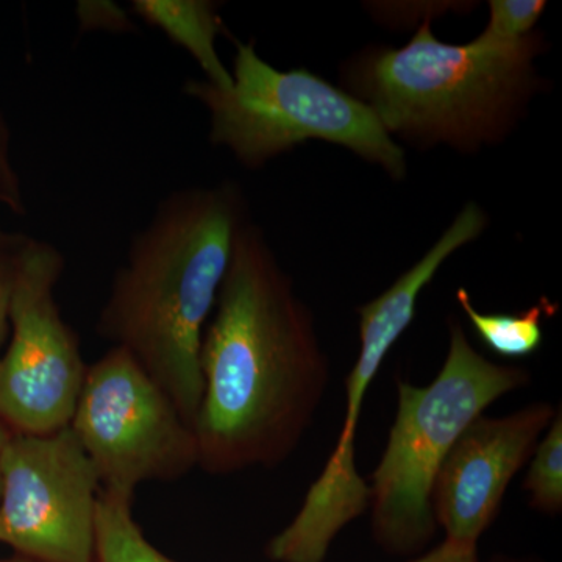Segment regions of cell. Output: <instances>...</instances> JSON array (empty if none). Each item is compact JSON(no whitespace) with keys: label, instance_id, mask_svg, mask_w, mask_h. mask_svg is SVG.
Wrapping results in <instances>:
<instances>
[{"label":"cell","instance_id":"30bf717a","mask_svg":"<svg viewBox=\"0 0 562 562\" xmlns=\"http://www.w3.org/2000/svg\"><path fill=\"white\" fill-rule=\"evenodd\" d=\"M557 412L552 403H532L508 416L476 417L461 432L431 492L432 514L447 541L479 543Z\"/></svg>","mask_w":562,"mask_h":562},{"label":"cell","instance_id":"9a60e30c","mask_svg":"<svg viewBox=\"0 0 562 562\" xmlns=\"http://www.w3.org/2000/svg\"><path fill=\"white\" fill-rule=\"evenodd\" d=\"M542 0H492L490 22L482 35L472 41L482 49L505 50L520 46L532 35V29L546 10Z\"/></svg>","mask_w":562,"mask_h":562},{"label":"cell","instance_id":"52a82bcc","mask_svg":"<svg viewBox=\"0 0 562 562\" xmlns=\"http://www.w3.org/2000/svg\"><path fill=\"white\" fill-rule=\"evenodd\" d=\"M69 427L110 494L133 498L139 484L173 482L199 465L194 428L121 347L88 368Z\"/></svg>","mask_w":562,"mask_h":562},{"label":"cell","instance_id":"44dd1931","mask_svg":"<svg viewBox=\"0 0 562 562\" xmlns=\"http://www.w3.org/2000/svg\"><path fill=\"white\" fill-rule=\"evenodd\" d=\"M10 432L9 428L0 422V484H2V454L5 450L7 442H9Z\"/></svg>","mask_w":562,"mask_h":562},{"label":"cell","instance_id":"7402d4cb","mask_svg":"<svg viewBox=\"0 0 562 562\" xmlns=\"http://www.w3.org/2000/svg\"><path fill=\"white\" fill-rule=\"evenodd\" d=\"M9 562H32V561H9Z\"/></svg>","mask_w":562,"mask_h":562},{"label":"cell","instance_id":"d6986e66","mask_svg":"<svg viewBox=\"0 0 562 562\" xmlns=\"http://www.w3.org/2000/svg\"><path fill=\"white\" fill-rule=\"evenodd\" d=\"M408 562H480L476 546L469 543L447 541L439 543L438 547L430 550L422 557Z\"/></svg>","mask_w":562,"mask_h":562},{"label":"cell","instance_id":"5bb4252c","mask_svg":"<svg viewBox=\"0 0 562 562\" xmlns=\"http://www.w3.org/2000/svg\"><path fill=\"white\" fill-rule=\"evenodd\" d=\"M546 438L538 442L524 490L530 495L531 508L546 514H558L562 509V412L547 428Z\"/></svg>","mask_w":562,"mask_h":562},{"label":"cell","instance_id":"4fadbf2b","mask_svg":"<svg viewBox=\"0 0 562 562\" xmlns=\"http://www.w3.org/2000/svg\"><path fill=\"white\" fill-rule=\"evenodd\" d=\"M133 498L101 491L95 562H176L155 549L132 513Z\"/></svg>","mask_w":562,"mask_h":562},{"label":"cell","instance_id":"ba28073f","mask_svg":"<svg viewBox=\"0 0 562 562\" xmlns=\"http://www.w3.org/2000/svg\"><path fill=\"white\" fill-rule=\"evenodd\" d=\"M65 265L54 244L29 238L14 272L13 336L0 357V422L22 435L69 427L87 376L79 339L55 297Z\"/></svg>","mask_w":562,"mask_h":562},{"label":"cell","instance_id":"7a4b0ae2","mask_svg":"<svg viewBox=\"0 0 562 562\" xmlns=\"http://www.w3.org/2000/svg\"><path fill=\"white\" fill-rule=\"evenodd\" d=\"M247 221L246 199L231 181L172 192L133 236L99 314V335L131 353L192 428L203 333Z\"/></svg>","mask_w":562,"mask_h":562},{"label":"cell","instance_id":"ac0fdd59","mask_svg":"<svg viewBox=\"0 0 562 562\" xmlns=\"http://www.w3.org/2000/svg\"><path fill=\"white\" fill-rule=\"evenodd\" d=\"M29 236H24L16 247L0 257V344L5 338L7 325L10 322V297L13 286L14 272H16L18 260Z\"/></svg>","mask_w":562,"mask_h":562},{"label":"cell","instance_id":"3957f363","mask_svg":"<svg viewBox=\"0 0 562 562\" xmlns=\"http://www.w3.org/2000/svg\"><path fill=\"white\" fill-rule=\"evenodd\" d=\"M541 47L535 33L505 50L442 43L427 18L405 46L360 55L346 69V83L390 135L469 151L502 139L519 120Z\"/></svg>","mask_w":562,"mask_h":562},{"label":"cell","instance_id":"5b68a950","mask_svg":"<svg viewBox=\"0 0 562 562\" xmlns=\"http://www.w3.org/2000/svg\"><path fill=\"white\" fill-rule=\"evenodd\" d=\"M232 87L190 79L183 92L210 114V140L249 169H260L305 140L338 144L382 166L392 179L406 173L405 151L371 106L301 68L280 70L254 43H236Z\"/></svg>","mask_w":562,"mask_h":562},{"label":"cell","instance_id":"7c38bea8","mask_svg":"<svg viewBox=\"0 0 562 562\" xmlns=\"http://www.w3.org/2000/svg\"><path fill=\"white\" fill-rule=\"evenodd\" d=\"M457 299L480 339L498 357L514 360L530 357L541 347L542 317L552 316L557 310L553 303L543 297L538 305L524 313L486 314L473 306L471 294L464 288L457 291Z\"/></svg>","mask_w":562,"mask_h":562},{"label":"cell","instance_id":"2e32d148","mask_svg":"<svg viewBox=\"0 0 562 562\" xmlns=\"http://www.w3.org/2000/svg\"><path fill=\"white\" fill-rule=\"evenodd\" d=\"M80 31L131 32L133 22L128 13L113 2H80L77 5Z\"/></svg>","mask_w":562,"mask_h":562},{"label":"cell","instance_id":"8992f818","mask_svg":"<svg viewBox=\"0 0 562 562\" xmlns=\"http://www.w3.org/2000/svg\"><path fill=\"white\" fill-rule=\"evenodd\" d=\"M484 211L469 203L424 257L383 294L358 308L360 355L346 380V417L335 450L319 479L310 486L294 519L268 543L273 562H324L344 528L369 508V484L358 473L355 442L362 402L387 351L414 319L420 292L454 251L482 235Z\"/></svg>","mask_w":562,"mask_h":562},{"label":"cell","instance_id":"9c48e42d","mask_svg":"<svg viewBox=\"0 0 562 562\" xmlns=\"http://www.w3.org/2000/svg\"><path fill=\"white\" fill-rule=\"evenodd\" d=\"M101 491L70 427L10 435L2 454L0 542L36 562H95Z\"/></svg>","mask_w":562,"mask_h":562},{"label":"cell","instance_id":"277c9868","mask_svg":"<svg viewBox=\"0 0 562 562\" xmlns=\"http://www.w3.org/2000/svg\"><path fill=\"white\" fill-rule=\"evenodd\" d=\"M530 380L524 368L486 360L457 322L438 376L427 386L398 380L397 413L369 484L372 535L384 552L412 557L431 542V492L447 454L487 406Z\"/></svg>","mask_w":562,"mask_h":562},{"label":"cell","instance_id":"ffe728a7","mask_svg":"<svg viewBox=\"0 0 562 562\" xmlns=\"http://www.w3.org/2000/svg\"><path fill=\"white\" fill-rule=\"evenodd\" d=\"M22 238H24V236L5 235V233L0 231V257L13 249V247H16L18 244L22 241Z\"/></svg>","mask_w":562,"mask_h":562},{"label":"cell","instance_id":"e0dca14e","mask_svg":"<svg viewBox=\"0 0 562 562\" xmlns=\"http://www.w3.org/2000/svg\"><path fill=\"white\" fill-rule=\"evenodd\" d=\"M0 202L5 203L14 213L22 214L25 211L20 177L10 158L9 128L2 114H0Z\"/></svg>","mask_w":562,"mask_h":562},{"label":"cell","instance_id":"6da1fadb","mask_svg":"<svg viewBox=\"0 0 562 562\" xmlns=\"http://www.w3.org/2000/svg\"><path fill=\"white\" fill-rule=\"evenodd\" d=\"M199 468L232 475L272 469L301 446L330 383L314 317L265 233L236 236L201 349Z\"/></svg>","mask_w":562,"mask_h":562},{"label":"cell","instance_id":"8fae6325","mask_svg":"<svg viewBox=\"0 0 562 562\" xmlns=\"http://www.w3.org/2000/svg\"><path fill=\"white\" fill-rule=\"evenodd\" d=\"M132 11L187 50L205 74L203 80L220 90L232 87V72L216 50V40L222 31L216 3L209 0H133Z\"/></svg>","mask_w":562,"mask_h":562}]
</instances>
